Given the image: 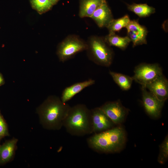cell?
Here are the masks:
<instances>
[{
	"label": "cell",
	"instance_id": "20",
	"mask_svg": "<svg viewBox=\"0 0 168 168\" xmlns=\"http://www.w3.org/2000/svg\"><path fill=\"white\" fill-rule=\"evenodd\" d=\"M32 8L40 14L51 10L53 5L48 0H29Z\"/></svg>",
	"mask_w": 168,
	"mask_h": 168
},
{
	"label": "cell",
	"instance_id": "5",
	"mask_svg": "<svg viewBox=\"0 0 168 168\" xmlns=\"http://www.w3.org/2000/svg\"><path fill=\"white\" fill-rule=\"evenodd\" d=\"M86 41L79 36L70 35L58 44L56 52L60 61L64 62L74 57L77 53L86 50Z\"/></svg>",
	"mask_w": 168,
	"mask_h": 168
},
{
	"label": "cell",
	"instance_id": "24",
	"mask_svg": "<svg viewBox=\"0 0 168 168\" xmlns=\"http://www.w3.org/2000/svg\"><path fill=\"white\" fill-rule=\"evenodd\" d=\"M3 82V79L2 77L0 74V85Z\"/></svg>",
	"mask_w": 168,
	"mask_h": 168
},
{
	"label": "cell",
	"instance_id": "21",
	"mask_svg": "<svg viewBox=\"0 0 168 168\" xmlns=\"http://www.w3.org/2000/svg\"><path fill=\"white\" fill-rule=\"evenodd\" d=\"M159 153L157 158L158 162L164 164L168 159V136L167 135L159 146Z\"/></svg>",
	"mask_w": 168,
	"mask_h": 168
},
{
	"label": "cell",
	"instance_id": "2",
	"mask_svg": "<svg viewBox=\"0 0 168 168\" xmlns=\"http://www.w3.org/2000/svg\"><path fill=\"white\" fill-rule=\"evenodd\" d=\"M70 107L59 97L49 96L37 110L41 124L47 129H60L63 126Z\"/></svg>",
	"mask_w": 168,
	"mask_h": 168
},
{
	"label": "cell",
	"instance_id": "25",
	"mask_svg": "<svg viewBox=\"0 0 168 168\" xmlns=\"http://www.w3.org/2000/svg\"><path fill=\"white\" fill-rule=\"evenodd\" d=\"M0 146H1V145H0Z\"/></svg>",
	"mask_w": 168,
	"mask_h": 168
},
{
	"label": "cell",
	"instance_id": "13",
	"mask_svg": "<svg viewBox=\"0 0 168 168\" xmlns=\"http://www.w3.org/2000/svg\"><path fill=\"white\" fill-rule=\"evenodd\" d=\"M95 83V80L89 79L83 82L74 83L67 87L63 90L61 99L63 102L66 103L83 90L93 85Z\"/></svg>",
	"mask_w": 168,
	"mask_h": 168
},
{
	"label": "cell",
	"instance_id": "8",
	"mask_svg": "<svg viewBox=\"0 0 168 168\" xmlns=\"http://www.w3.org/2000/svg\"><path fill=\"white\" fill-rule=\"evenodd\" d=\"M143 105L147 113L153 119L159 118L165 101L159 100L144 87L142 88Z\"/></svg>",
	"mask_w": 168,
	"mask_h": 168
},
{
	"label": "cell",
	"instance_id": "10",
	"mask_svg": "<svg viewBox=\"0 0 168 168\" xmlns=\"http://www.w3.org/2000/svg\"><path fill=\"white\" fill-rule=\"evenodd\" d=\"M93 125V133H98L114 127V124L100 107L91 110Z\"/></svg>",
	"mask_w": 168,
	"mask_h": 168
},
{
	"label": "cell",
	"instance_id": "15",
	"mask_svg": "<svg viewBox=\"0 0 168 168\" xmlns=\"http://www.w3.org/2000/svg\"><path fill=\"white\" fill-rule=\"evenodd\" d=\"M18 140L13 138L0 147V165L8 162L12 157Z\"/></svg>",
	"mask_w": 168,
	"mask_h": 168
},
{
	"label": "cell",
	"instance_id": "3",
	"mask_svg": "<svg viewBox=\"0 0 168 168\" xmlns=\"http://www.w3.org/2000/svg\"><path fill=\"white\" fill-rule=\"evenodd\" d=\"M68 133L71 135L82 136L93 133L91 110L83 104L71 107L63 124Z\"/></svg>",
	"mask_w": 168,
	"mask_h": 168
},
{
	"label": "cell",
	"instance_id": "19",
	"mask_svg": "<svg viewBox=\"0 0 168 168\" xmlns=\"http://www.w3.org/2000/svg\"><path fill=\"white\" fill-rule=\"evenodd\" d=\"M130 20L129 16L126 14L120 18L113 19L106 28L109 32H119L123 28L126 27Z\"/></svg>",
	"mask_w": 168,
	"mask_h": 168
},
{
	"label": "cell",
	"instance_id": "14",
	"mask_svg": "<svg viewBox=\"0 0 168 168\" xmlns=\"http://www.w3.org/2000/svg\"><path fill=\"white\" fill-rule=\"evenodd\" d=\"M79 16L81 18L90 17L99 7L103 0H79Z\"/></svg>",
	"mask_w": 168,
	"mask_h": 168
},
{
	"label": "cell",
	"instance_id": "11",
	"mask_svg": "<svg viewBox=\"0 0 168 168\" xmlns=\"http://www.w3.org/2000/svg\"><path fill=\"white\" fill-rule=\"evenodd\" d=\"M144 87L161 101L165 102L168 98V81L163 75Z\"/></svg>",
	"mask_w": 168,
	"mask_h": 168
},
{
	"label": "cell",
	"instance_id": "16",
	"mask_svg": "<svg viewBox=\"0 0 168 168\" xmlns=\"http://www.w3.org/2000/svg\"><path fill=\"white\" fill-rule=\"evenodd\" d=\"M104 38L106 42L110 46H115L122 50L125 49L131 42L128 36L121 37L114 32H109V34Z\"/></svg>",
	"mask_w": 168,
	"mask_h": 168
},
{
	"label": "cell",
	"instance_id": "9",
	"mask_svg": "<svg viewBox=\"0 0 168 168\" xmlns=\"http://www.w3.org/2000/svg\"><path fill=\"white\" fill-rule=\"evenodd\" d=\"M125 28L127 36L132 42L133 47L147 44L148 30L145 26L139 23L138 20H130Z\"/></svg>",
	"mask_w": 168,
	"mask_h": 168
},
{
	"label": "cell",
	"instance_id": "18",
	"mask_svg": "<svg viewBox=\"0 0 168 168\" xmlns=\"http://www.w3.org/2000/svg\"><path fill=\"white\" fill-rule=\"evenodd\" d=\"M109 74L114 82L122 90L127 91L130 88L133 80V77L110 71Z\"/></svg>",
	"mask_w": 168,
	"mask_h": 168
},
{
	"label": "cell",
	"instance_id": "4",
	"mask_svg": "<svg viewBox=\"0 0 168 168\" xmlns=\"http://www.w3.org/2000/svg\"><path fill=\"white\" fill-rule=\"evenodd\" d=\"M87 55L89 59L98 65L109 67L112 64L114 52L104 38L96 35L90 36L86 41Z\"/></svg>",
	"mask_w": 168,
	"mask_h": 168
},
{
	"label": "cell",
	"instance_id": "22",
	"mask_svg": "<svg viewBox=\"0 0 168 168\" xmlns=\"http://www.w3.org/2000/svg\"><path fill=\"white\" fill-rule=\"evenodd\" d=\"M8 135L7 124L0 112V139Z\"/></svg>",
	"mask_w": 168,
	"mask_h": 168
},
{
	"label": "cell",
	"instance_id": "1",
	"mask_svg": "<svg viewBox=\"0 0 168 168\" xmlns=\"http://www.w3.org/2000/svg\"><path fill=\"white\" fill-rule=\"evenodd\" d=\"M127 140L126 131L119 125L88 138L87 142L91 149L99 153L119 152L124 148Z\"/></svg>",
	"mask_w": 168,
	"mask_h": 168
},
{
	"label": "cell",
	"instance_id": "23",
	"mask_svg": "<svg viewBox=\"0 0 168 168\" xmlns=\"http://www.w3.org/2000/svg\"><path fill=\"white\" fill-rule=\"evenodd\" d=\"M54 6L56 5L60 0H48Z\"/></svg>",
	"mask_w": 168,
	"mask_h": 168
},
{
	"label": "cell",
	"instance_id": "6",
	"mask_svg": "<svg viewBox=\"0 0 168 168\" xmlns=\"http://www.w3.org/2000/svg\"><path fill=\"white\" fill-rule=\"evenodd\" d=\"M162 75V69L158 64L142 63L135 68L133 77L136 82L144 87Z\"/></svg>",
	"mask_w": 168,
	"mask_h": 168
},
{
	"label": "cell",
	"instance_id": "17",
	"mask_svg": "<svg viewBox=\"0 0 168 168\" xmlns=\"http://www.w3.org/2000/svg\"><path fill=\"white\" fill-rule=\"evenodd\" d=\"M128 9L140 17H145L149 16L156 12L155 9L146 3L137 4L133 3L127 4Z\"/></svg>",
	"mask_w": 168,
	"mask_h": 168
},
{
	"label": "cell",
	"instance_id": "12",
	"mask_svg": "<svg viewBox=\"0 0 168 168\" xmlns=\"http://www.w3.org/2000/svg\"><path fill=\"white\" fill-rule=\"evenodd\" d=\"M90 18L99 27H107L114 18L111 11L106 0H103Z\"/></svg>",
	"mask_w": 168,
	"mask_h": 168
},
{
	"label": "cell",
	"instance_id": "7",
	"mask_svg": "<svg viewBox=\"0 0 168 168\" xmlns=\"http://www.w3.org/2000/svg\"><path fill=\"white\" fill-rule=\"evenodd\" d=\"M100 107L115 125H119L123 123L129 111L119 100L106 102Z\"/></svg>",
	"mask_w": 168,
	"mask_h": 168
}]
</instances>
